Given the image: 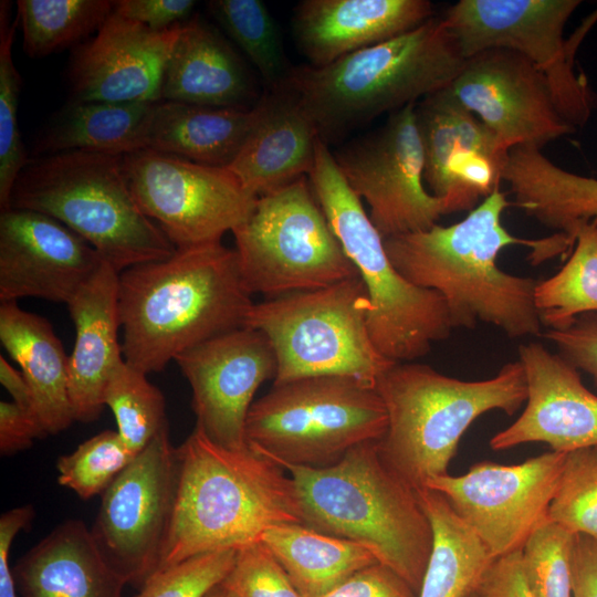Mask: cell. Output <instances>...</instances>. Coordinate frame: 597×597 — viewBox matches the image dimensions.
<instances>
[{"label":"cell","mask_w":597,"mask_h":597,"mask_svg":"<svg viewBox=\"0 0 597 597\" xmlns=\"http://www.w3.org/2000/svg\"><path fill=\"white\" fill-rule=\"evenodd\" d=\"M177 480V448L166 427L102 493L91 533L126 584L142 587L158 569Z\"/></svg>","instance_id":"14"},{"label":"cell","mask_w":597,"mask_h":597,"mask_svg":"<svg viewBox=\"0 0 597 597\" xmlns=\"http://www.w3.org/2000/svg\"><path fill=\"white\" fill-rule=\"evenodd\" d=\"M506 149L546 143L572 134L545 75L524 55L490 49L465 60L447 87Z\"/></svg>","instance_id":"17"},{"label":"cell","mask_w":597,"mask_h":597,"mask_svg":"<svg viewBox=\"0 0 597 597\" xmlns=\"http://www.w3.org/2000/svg\"><path fill=\"white\" fill-rule=\"evenodd\" d=\"M174 360L191 387L196 426L217 444L247 448L245 421L253 397L277 370L265 335L241 327L189 348Z\"/></svg>","instance_id":"18"},{"label":"cell","mask_w":597,"mask_h":597,"mask_svg":"<svg viewBox=\"0 0 597 597\" xmlns=\"http://www.w3.org/2000/svg\"><path fill=\"white\" fill-rule=\"evenodd\" d=\"M306 177L256 198L249 217L232 231L251 295L273 298L358 276Z\"/></svg>","instance_id":"11"},{"label":"cell","mask_w":597,"mask_h":597,"mask_svg":"<svg viewBox=\"0 0 597 597\" xmlns=\"http://www.w3.org/2000/svg\"><path fill=\"white\" fill-rule=\"evenodd\" d=\"M0 383L13 402L32 410L31 391L23 374L13 368L3 356H0Z\"/></svg>","instance_id":"50"},{"label":"cell","mask_w":597,"mask_h":597,"mask_svg":"<svg viewBox=\"0 0 597 597\" xmlns=\"http://www.w3.org/2000/svg\"><path fill=\"white\" fill-rule=\"evenodd\" d=\"M464 597H478L476 594H475V590L471 591L470 594H468L467 596Z\"/></svg>","instance_id":"53"},{"label":"cell","mask_w":597,"mask_h":597,"mask_svg":"<svg viewBox=\"0 0 597 597\" xmlns=\"http://www.w3.org/2000/svg\"><path fill=\"white\" fill-rule=\"evenodd\" d=\"M527 398L519 418L490 439L494 451L530 442L568 453L597 446V395L589 391L578 369L541 343L519 346Z\"/></svg>","instance_id":"22"},{"label":"cell","mask_w":597,"mask_h":597,"mask_svg":"<svg viewBox=\"0 0 597 597\" xmlns=\"http://www.w3.org/2000/svg\"><path fill=\"white\" fill-rule=\"evenodd\" d=\"M136 455L117 431H102L59 458L57 482L88 500L102 494Z\"/></svg>","instance_id":"38"},{"label":"cell","mask_w":597,"mask_h":597,"mask_svg":"<svg viewBox=\"0 0 597 597\" xmlns=\"http://www.w3.org/2000/svg\"><path fill=\"white\" fill-rule=\"evenodd\" d=\"M566 453L548 451L517 464L480 461L461 475L427 481L476 534L491 556L519 552L548 515Z\"/></svg>","instance_id":"16"},{"label":"cell","mask_w":597,"mask_h":597,"mask_svg":"<svg viewBox=\"0 0 597 597\" xmlns=\"http://www.w3.org/2000/svg\"><path fill=\"white\" fill-rule=\"evenodd\" d=\"M196 3L192 0H119L115 1L114 10L151 30L163 31L188 20Z\"/></svg>","instance_id":"45"},{"label":"cell","mask_w":597,"mask_h":597,"mask_svg":"<svg viewBox=\"0 0 597 597\" xmlns=\"http://www.w3.org/2000/svg\"><path fill=\"white\" fill-rule=\"evenodd\" d=\"M206 597H234L222 584L213 588Z\"/></svg>","instance_id":"52"},{"label":"cell","mask_w":597,"mask_h":597,"mask_svg":"<svg viewBox=\"0 0 597 597\" xmlns=\"http://www.w3.org/2000/svg\"><path fill=\"white\" fill-rule=\"evenodd\" d=\"M221 584L234 597H304L261 541L237 551L233 567Z\"/></svg>","instance_id":"42"},{"label":"cell","mask_w":597,"mask_h":597,"mask_svg":"<svg viewBox=\"0 0 597 597\" xmlns=\"http://www.w3.org/2000/svg\"><path fill=\"white\" fill-rule=\"evenodd\" d=\"M10 4H0V207H10L12 187L29 158L18 126L21 77L12 59L18 15L10 22Z\"/></svg>","instance_id":"37"},{"label":"cell","mask_w":597,"mask_h":597,"mask_svg":"<svg viewBox=\"0 0 597 597\" xmlns=\"http://www.w3.org/2000/svg\"><path fill=\"white\" fill-rule=\"evenodd\" d=\"M180 27L155 31L114 10L93 39L77 45L71 55L72 100L160 101L164 69Z\"/></svg>","instance_id":"21"},{"label":"cell","mask_w":597,"mask_h":597,"mask_svg":"<svg viewBox=\"0 0 597 597\" xmlns=\"http://www.w3.org/2000/svg\"><path fill=\"white\" fill-rule=\"evenodd\" d=\"M22 597H123L126 582L108 564L91 528L66 520L12 568Z\"/></svg>","instance_id":"27"},{"label":"cell","mask_w":597,"mask_h":597,"mask_svg":"<svg viewBox=\"0 0 597 597\" xmlns=\"http://www.w3.org/2000/svg\"><path fill=\"white\" fill-rule=\"evenodd\" d=\"M123 171L140 210L176 248L221 241L256 201L228 168L148 148L123 155Z\"/></svg>","instance_id":"13"},{"label":"cell","mask_w":597,"mask_h":597,"mask_svg":"<svg viewBox=\"0 0 597 597\" xmlns=\"http://www.w3.org/2000/svg\"><path fill=\"white\" fill-rule=\"evenodd\" d=\"M573 597H597V541L576 534L572 554Z\"/></svg>","instance_id":"49"},{"label":"cell","mask_w":597,"mask_h":597,"mask_svg":"<svg viewBox=\"0 0 597 597\" xmlns=\"http://www.w3.org/2000/svg\"><path fill=\"white\" fill-rule=\"evenodd\" d=\"M211 18L240 48L269 91L285 84L289 65L277 25L260 0H211Z\"/></svg>","instance_id":"35"},{"label":"cell","mask_w":597,"mask_h":597,"mask_svg":"<svg viewBox=\"0 0 597 597\" xmlns=\"http://www.w3.org/2000/svg\"><path fill=\"white\" fill-rule=\"evenodd\" d=\"M333 155L352 190L367 202L384 240L430 229L449 213L447 201L423 185L416 104L391 113L377 130Z\"/></svg>","instance_id":"15"},{"label":"cell","mask_w":597,"mask_h":597,"mask_svg":"<svg viewBox=\"0 0 597 597\" xmlns=\"http://www.w3.org/2000/svg\"><path fill=\"white\" fill-rule=\"evenodd\" d=\"M574 210L582 220L597 219V179L583 176L574 188Z\"/></svg>","instance_id":"51"},{"label":"cell","mask_w":597,"mask_h":597,"mask_svg":"<svg viewBox=\"0 0 597 597\" xmlns=\"http://www.w3.org/2000/svg\"><path fill=\"white\" fill-rule=\"evenodd\" d=\"M238 549L195 555L154 573L134 597H206L233 567Z\"/></svg>","instance_id":"41"},{"label":"cell","mask_w":597,"mask_h":597,"mask_svg":"<svg viewBox=\"0 0 597 597\" xmlns=\"http://www.w3.org/2000/svg\"><path fill=\"white\" fill-rule=\"evenodd\" d=\"M510 206L498 188L459 222L384 240L406 280L443 297L453 328L484 323L511 338L542 334L534 304L538 280L503 271L498 256L507 247L523 245L532 250L531 263L540 264L570 253L575 240L559 232L542 239L515 237L502 223Z\"/></svg>","instance_id":"1"},{"label":"cell","mask_w":597,"mask_h":597,"mask_svg":"<svg viewBox=\"0 0 597 597\" xmlns=\"http://www.w3.org/2000/svg\"><path fill=\"white\" fill-rule=\"evenodd\" d=\"M543 337L561 357L588 374L597 388V312L579 315L565 328H547Z\"/></svg>","instance_id":"43"},{"label":"cell","mask_w":597,"mask_h":597,"mask_svg":"<svg viewBox=\"0 0 597 597\" xmlns=\"http://www.w3.org/2000/svg\"><path fill=\"white\" fill-rule=\"evenodd\" d=\"M0 341L20 366L32 398V411L45 436L56 434L74 420L69 391V356L50 322L20 308L0 305Z\"/></svg>","instance_id":"29"},{"label":"cell","mask_w":597,"mask_h":597,"mask_svg":"<svg viewBox=\"0 0 597 597\" xmlns=\"http://www.w3.org/2000/svg\"><path fill=\"white\" fill-rule=\"evenodd\" d=\"M9 208L59 220L118 273L166 259L177 249L137 205L123 155L73 150L29 159L12 187Z\"/></svg>","instance_id":"7"},{"label":"cell","mask_w":597,"mask_h":597,"mask_svg":"<svg viewBox=\"0 0 597 597\" xmlns=\"http://www.w3.org/2000/svg\"><path fill=\"white\" fill-rule=\"evenodd\" d=\"M104 405L114 413L117 432L135 454L144 450L166 427V401L161 391L125 359L112 371Z\"/></svg>","instance_id":"36"},{"label":"cell","mask_w":597,"mask_h":597,"mask_svg":"<svg viewBox=\"0 0 597 597\" xmlns=\"http://www.w3.org/2000/svg\"><path fill=\"white\" fill-rule=\"evenodd\" d=\"M417 492L433 532L418 597H464L475 589L494 558L441 493L428 488Z\"/></svg>","instance_id":"32"},{"label":"cell","mask_w":597,"mask_h":597,"mask_svg":"<svg viewBox=\"0 0 597 597\" xmlns=\"http://www.w3.org/2000/svg\"><path fill=\"white\" fill-rule=\"evenodd\" d=\"M547 519L597 541V446L566 453Z\"/></svg>","instance_id":"39"},{"label":"cell","mask_w":597,"mask_h":597,"mask_svg":"<svg viewBox=\"0 0 597 597\" xmlns=\"http://www.w3.org/2000/svg\"><path fill=\"white\" fill-rule=\"evenodd\" d=\"M375 389L388 419L379 452L415 490L448 474L462 436L480 416L492 410L512 416L527 398L520 360L482 380L450 377L425 364L394 363L377 378Z\"/></svg>","instance_id":"6"},{"label":"cell","mask_w":597,"mask_h":597,"mask_svg":"<svg viewBox=\"0 0 597 597\" xmlns=\"http://www.w3.org/2000/svg\"><path fill=\"white\" fill-rule=\"evenodd\" d=\"M321 597H418L396 572L380 563L365 567Z\"/></svg>","instance_id":"44"},{"label":"cell","mask_w":597,"mask_h":597,"mask_svg":"<svg viewBox=\"0 0 597 597\" xmlns=\"http://www.w3.org/2000/svg\"><path fill=\"white\" fill-rule=\"evenodd\" d=\"M261 542L304 597H321L358 570L379 563L364 544L304 524L275 525L263 533Z\"/></svg>","instance_id":"30"},{"label":"cell","mask_w":597,"mask_h":597,"mask_svg":"<svg viewBox=\"0 0 597 597\" xmlns=\"http://www.w3.org/2000/svg\"><path fill=\"white\" fill-rule=\"evenodd\" d=\"M378 441L357 444L325 468L277 464L295 483L304 525L364 544L419 594L432 527L417 490L385 462Z\"/></svg>","instance_id":"4"},{"label":"cell","mask_w":597,"mask_h":597,"mask_svg":"<svg viewBox=\"0 0 597 597\" xmlns=\"http://www.w3.org/2000/svg\"><path fill=\"white\" fill-rule=\"evenodd\" d=\"M578 0H460L441 15L467 60L490 49H509L527 57L547 78L563 117L584 125L595 106L594 94L575 57L579 43L597 21L594 11L576 32L564 38Z\"/></svg>","instance_id":"12"},{"label":"cell","mask_w":597,"mask_h":597,"mask_svg":"<svg viewBox=\"0 0 597 597\" xmlns=\"http://www.w3.org/2000/svg\"><path fill=\"white\" fill-rule=\"evenodd\" d=\"M425 182L449 213L471 211L500 188L509 149L443 88L416 104Z\"/></svg>","instance_id":"19"},{"label":"cell","mask_w":597,"mask_h":597,"mask_svg":"<svg viewBox=\"0 0 597 597\" xmlns=\"http://www.w3.org/2000/svg\"><path fill=\"white\" fill-rule=\"evenodd\" d=\"M574 238L565 264L534 290L540 321L547 328H565L579 315L597 312V219L578 223Z\"/></svg>","instance_id":"33"},{"label":"cell","mask_w":597,"mask_h":597,"mask_svg":"<svg viewBox=\"0 0 597 597\" xmlns=\"http://www.w3.org/2000/svg\"><path fill=\"white\" fill-rule=\"evenodd\" d=\"M261 97L243 59L218 29L199 14L181 23L164 69L160 100L247 109Z\"/></svg>","instance_id":"24"},{"label":"cell","mask_w":597,"mask_h":597,"mask_svg":"<svg viewBox=\"0 0 597 597\" xmlns=\"http://www.w3.org/2000/svg\"><path fill=\"white\" fill-rule=\"evenodd\" d=\"M177 457L174 511L157 570L195 555L239 549L275 525L304 524L293 479L249 444L224 448L196 426Z\"/></svg>","instance_id":"3"},{"label":"cell","mask_w":597,"mask_h":597,"mask_svg":"<svg viewBox=\"0 0 597 597\" xmlns=\"http://www.w3.org/2000/svg\"><path fill=\"white\" fill-rule=\"evenodd\" d=\"M262 104L259 123L227 167L255 198L308 176L320 139L313 118L285 84L263 94Z\"/></svg>","instance_id":"26"},{"label":"cell","mask_w":597,"mask_h":597,"mask_svg":"<svg viewBox=\"0 0 597 597\" xmlns=\"http://www.w3.org/2000/svg\"><path fill=\"white\" fill-rule=\"evenodd\" d=\"M474 590L478 597H536L524 577L521 551L494 559Z\"/></svg>","instance_id":"46"},{"label":"cell","mask_w":597,"mask_h":597,"mask_svg":"<svg viewBox=\"0 0 597 597\" xmlns=\"http://www.w3.org/2000/svg\"><path fill=\"white\" fill-rule=\"evenodd\" d=\"M154 103L71 100L40 134L34 146L36 156L73 150L125 155L144 149Z\"/></svg>","instance_id":"31"},{"label":"cell","mask_w":597,"mask_h":597,"mask_svg":"<svg viewBox=\"0 0 597 597\" xmlns=\"http://www.w3.org/2000/svg\"><path fill=\"white\" fill-rule=\"evenodd\" d=\"M33 516V506L27 504L7 511L0 517V597H18L9 553L14 537L31 523Z\"/></svg>","instance_id":"48"},{"label":"cell","mask_w":597,"mask_h":597,"mask_svg":"<svg viewBox=\"0 0 597 597\" xmlns=\"http://www.w3.org/2000/svg\"><path fill=\"white\" fill-rule=\"evenodd\" d=\"M262 112V97L247 109L160 100L151 107L143 138L144 149L227 168L254 130Z\"/></svg>","instance_id":"28"},{"label":"cell","mask_w":597,"mask_h":597,"mask_svg":"<svg viewBox=\"0 0 597 597\" xmlns=\"http://www.w3.org/2000/svg\"><path fill=\"white\" fill-rule=\"evenodd\" d=\"M434 17L428 0H304L294 10L295 40L320 67L407 33Z\"/></svg>","instance_id":"23"},{"label":"cell","mask_w":597,"mask_h":597,"mask_svg":"<svg viewBox=\"0 0 597 597\" xmlns=\"http://www.w3.org/2000/svg\"><path fill=\"white\" fill-rule=\"evenodd\" d=\"M307 177L333 232L365 285L370 303L367 327L377 350L394 363L425 356L432 343L446 339L453 329L443 297L410 283L397 271L384 238L321 138Z\"/></svg>","instance_id":"8"},{"label":"cell","mask_w":597,"mask_h":597,"mask_svg":"<svg viewBox=\"0 0 597 597\" xmlns=\"http://www.w3.org/2000/svg\"><path fill=\"white\" fill-rule=\"evenodd\" d=\"M387 423L374 386L346 376H315L273 385L253 401L245 438L276 463L325 468L357 444L380 440Z\"/></svg>","instance_id":"9"},{"label":"cell","mask_w":597,"mask_h":597,"mask_svg":"<svg viewBox=\"0 0 597 597\" xmlns=\"http://www.w3.org/2000/svg\"><path fill=\"white\" fill-rule=\"evenodd\" d=\"M369 298L359 276L318 290L253 304L245 327L265 335L277 370L274 384L315 376H346L375 387L394 362L374 345Z\"/></svg>","instance_id":"10"},{"label":"cell","mask_w":597,"mask_h":597,"mask_svg":"<svg viewBox=\"0 0 597 597\" xmlns=\"http://www.w3.org/2000/svg\"><path fill=\"white\" fill-rule=\"evenodd\" d=\"M465 59L441 17L325 66H292L285 85L332 142L448 87Z\"/></svg>","instance_id":"5"},{"label":"cell","mask_w":597,"mask_h":597,"mask_svg":"<svg viewBox=\"0 0 597 597\" xmlns=\"http://www.w3.org/2000/svg\"><path fill=\"white\" fill-rule=\"evenodd\" d=\"M576 534L549 520L521 549L524 577L536 597H573L572 554Z\"/></svg>","instance_id":"40"},{"label":"cell","mask_w":597,"mask_h":597,"mask_svg":"<svg viewBox=\"0 0 597 597\" xmlns=\"http://www.w3.org/2000/svg\"><path fill=\"white\" fill-rule=\"evenodd\" d=\"M118 272L106 261L66 304L75 326L69 356V391L75 421H95L114 368L124 360L118 310Z\"/></svg>","instance_id":"25"},{"label":"cell","mask_w":597,"mask_h":597,"mask_svg":"<svg viewBox=\"0 0 597 597\" xmlns=\"http://www.w3.org/2000/svg\"><path fill=\"white\" fill-rule=\"evenodd\" d=\"M237 252L221 241L177 248L118 274L123 357L145 374L210 338L245 327L253 306Z\"/></svg>","instance_id":"2"},{"label":"cell","mask_w":597,"mask_h":597,"mask_svg":"<svg viewBox=\"0 0 597 597\" xmlns=\"http://www.w3.org/2000/svg\"><path fill=\"white\" fill-rule=\"evenodd\" d=\"M105 260L59 220L27 209L0 214V301L67 304Z\"/></svg>","instance_id":"20"},{"label":"cell","mask_w":597,"mask_h":597,"mask_svg":"<svg viewBox=\"0 0 597 597\" xmlns=\"http://www.w3.org/2000/svg\"><path fill=\"white\" fill-rule=\"evenodd\" d=\"M17 7L24 52L42 57L97 33L114 11L115 1L19 0Z\"/></svg>","instance_id":"34"},{"label":"cell","mask_w":597,"mask_h":597,"mask_svg":"<svg viewBox=\"0 0 597 597\" xmlns=\"http://www.w3.org/2000/svg\"><path fill=\"white\" fill-rule=\"evenodd\" d=\"M45 433L32 410L13 401L0 402V452L11 455L31 447Z\"/></svg>","instance_id":"47"}]
</instances>
